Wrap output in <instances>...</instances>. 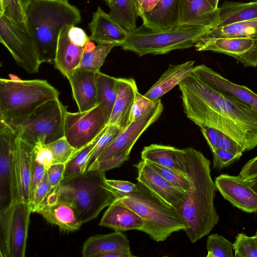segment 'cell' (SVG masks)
<instances>
[{
  "label": "cell",
  "instance_id": "cell-32",
  "mask_svg": "<svg viewBox=\"0 0 257 257\" xmlns=\"http://www.w3.org/2000/svg\"><path fill=\"white\" fill-rule=\"evenodd\" d=\"M254 36H257V19L215 28L201 37L216 39Z\"/></svg>",
  "mask_w": 257,
  "mask_h": 257
},
{
  "label": "cell",
  "instance_id": "cell-36",
  "mask_svg": "<svg viewBox=\"0 0 257 257\" xmlns=\"http://www.w3.org/2000/svg\"><path fill=\"white\" fill-rule=\"evenodd\" d=\"M115 46H118L115 43L98 45L93 51L83 52L78 68L94 72L99 71L107 55Z\"/></svg>",
  "mask_w": 257,
  "mask_h": 257
},
{
  "label": "cell",
  "instance_id": "cell-1",
  "mask_svg": "<svg viewBox=\"0 0 257 257\" xmlns=\"http://www.w3.org/2000/svg\"><path fill=\"white\" fill-rule=\"evenodd\" d=\"M184 112L200 127L210 126L238 142L245 151L257 146V111L229 99L192 73L178 85Z\"/></svg>",
  "mask_w": 257,
  "mask_h": 257
},
{
  "label": "cell",
  "instance_id": "cell-51",
  "mask_svg": "<svg viewBox=\"0 0 257 257\" xmlns=\"http://www.w3.org/2000/svg\"><path fill=\"white\" fill-rule=\"evenodd\" d=\"M68 36L71 41L79 46L83 47L85 44L90 40L85 31L76 26H71L68 31Z\"/></svg>",
  "mask_w": 257,
  "mask_h": 257
},
{
  "label": "cell",
  "instance_id": "cell-20",
  "mask_svg": "<svg viewBox=\"0 0 257 257\" xmlns=\"http://www.w3.org/2000/svg\"><path fill=\"white\" fill-rule=\"evenodd\" d=\"M96 72L77 68L68 78L79 111L88 110L98 105Z\"/></svg>",
  "mask_w": 257,
  "mask_h": 257
},
{
  "label": "cell",
  "instance_id": "cell-30",
  "mask_svg": "<svg viewBox=\"0 0 257 257\" xmlns=\"http://www.w3.org/2000/svg\"><path fill=\"white\" fill-rule=\"evenodd\" d=\"M179 149L172 146L152 144L145 147L141 159L185 173L179 155Z\"/></svg>",
  "mask_w": 257,
  "mask_h": 257
},
{
  "label": "cell",
  "instance_id": "cell-35",
  "mask_svg": "<svg viewBox=\"0 0 257 257\" xmlns=\"http://www.w3.org/2000/svg\"><path fill=\"white\" fill-rule=\"evenodd\" d=\"M102 132L95 140L83 148L77 151L72 156L65 164L64 179L83 173L86 171L87 162L90 154Z\"/></svg>",
  "mask_w": 257,
  "mask_h": 257
},
{
  "label": "cell",
  "instance_id": "cell-9",
  "mask_svg": "<svg viewBox=\"0 0 257 257\" xmlns=\"http://www.w3.org/2000/svg\"><path fill=\"white\" fill-rule=\"evenodd\" d=\"M31 213L29 204L23 201L0 210L1 257L25 256Z\"/></svg>",
  "mask_w": 257,
  "mask_h": 257
},
{
  "label": "cell",
  "instance_id": "cell-56",
  "mask_svg": "<svg viewBox=\"0 0 257 257\" xmlns=\"http://www.w3.org/2000/svg\"><path fill=\"white\" fill-rule=\"evenodd\" d=\"M96 47L93 41L89 40L83 46L84 52H90L93 51Z\"/></svg>",
  "mask_w": 257,
  "mask_h": 257
},
{
  "label": "cell",
  "instance_id": "cell-3",
  "mask_svg": "<svg viewBox=\"0 0 257 257\" xmlns=\"http://www.w3.org/2000/svg\"><path fill=\"white\" fill-rule=\"evenodd\" d=\"M26 15L27 32L41 64L54 63L61 29L82 20L80 10L69 0H29Z\"/></svg>",
  "mask_w": 257,
  "mask_h": 257
},
{
  "label": "cell",
  "instance_id": "cell-61",
  "mask_svg": "<svg viewBox=\"0 0 257 257\" xmlns=\"http://www.w3.org/2000/svg\"><path fill=\"white\" fill-rule=\"evenodd\" d=\"M254 1H257V0H254Z\"/></svg>",
  "mask_w": 257,
  "mask_h": 257
},
{
  "label": "cell",
  "instance_id": "cell-53",
  "mask_svg": "<svg viewBox=\"0 0 257 257\" xmlns=\"http://www.w3.org/2000/svg\"><path fill=\"white\" fill-rule=\"evenodd\" d=\"M199 127L212 152L217 148V130L206 125H202Z\"/></svg>",
  "mask_w": 257,
  "mask_h": 257
},
{
  "label": "cell",
  "instance_id": "cell-12",
  "mask_svg": "<svg viewBox=\"0 0 257 257\" xmlns=\"http://www.w3.org/2000/svg\"><path fill=\"white\" fill-rule=\"evenodd\" d=\"M17 138L13 130L0 122V210L18 201L14 172Z\"/></svg>",
  "mask_w": 257,
  "mask_h": 257
},
{
  "label": "cell",
  "instance_id": "cell-59",
  "mask_svg": "<svg viewBox=\"0 0 257 257\" xmlns=\"http://www.w3.org/2000/svg\"><path fill=\"white\" fill-rule=\"evenodd\" d=\"M105 1L107 5H108L112 0H104Z\"/></svg>",
  "mask_w": 257,
  "mask_h": 257
},
{
  "label": "cell",
  "instance_id": "cell-16",
  "mask_svg": "<svg viewBox=\"0 0 257 257\" xmlns=\"http://www.w3.org/2000/svg\"><path fill=\"white\" fill-rule=\"evenodd\" d=\"M192 73L225 97L257 111V94L247 87L234 83L204 64L194 67Z\"/></svg>",
  "mask_w": 257,
  "mask_h": 257
},
{
  "label": "cell",
  "instance_id": "cell-42",
  "mask_svg": "<svg viewBox=\"0 0 257 257\" xmlns=\"http://www.w3.org/2000/svg\"><path fill=\"white\" fill-rule=\"evenodd\" d=\"M154 101L139 91L135 94L130 116V123L135 122L143 116L154 105Z\"/></svg>",
  "mask_w": 257,
  "mask_h": 257
},
{
  "label": "cell",
  "instance_id": "cell-54",
  "mask_svg": "<svg viewBox=\"0 0 257 257\" xmlns=\"http://www.w3.org/2000/svg\"><path fill=\"white\" fill-rule=\"evenodd\" d=\"M136 14L141 17L144 13L152 10L159 0H134Z\"/></svg>",
  "mask_w": 257,
  "mask_h": 257
},
{
  "label": "cell",
  "instance_id": "cell-38",
  "mask_svg": "<svg viewBox=\"0 0 257 257\" xmlns=\"http://www.w3.org/2000/svg\"><path fill=\"white\" fill-rule=\"evenodd\" d=\"M122 130L115 124H107L92 149L87 162V169L97 159L103 151Z\"/></svg>",
  "mask_w": 257,
  "mask_h": 257
},
{
  "label": "cell",
  "instance_id": "cell-22",
  "mask_svg": "<svg viewBox=\"0 0 257 257\" xmlns=\"http://www.w3.org/2000/svg\"><path fill=\"white\" fill-rule=\"evenodd\" d=\"M138 91L134 78H118L117 96L107 124H115L122 131L129 125L131 109Z\"/></svg>",
  "mask_w": 257,
  "mask_h": 257
},
{
  "label": "cell",
  "instance_id": "cell-39",
  "mask_svg": "<svg viewBox=\"0 0 257 257\" xmlns=\"http://www.w3.org/2000/svg\"><path fill=\"white\" fill-rule=\"evenodd\" d=\"M146 162L173 185L188 192L190 183L185 173L154 163Z\"/></svg>",
  "mask_w": 257,
  "mask_h": 257
},
{
  "label": "cell",
  "instance_id": "cell-29",
  "mask_svg": "<svg viewBox=\"0 0 257 257\" xmlns=\"http://www.w3.org/2000/svg\"><path fill=\"white\" fill-rule=\"evenodd\" d=\"M218 9L216 28L257 19V1L246 3L226 1Z\"/></svg>",
  "mask_w": 257,
  "mask_h": 257
},
{
  "label": "cell",
  "instance_id": "cell-34",
  "mask_svg": "<svg viewBox=\"0 0 257 257\" xmlns=\"http://www.w3.org/2000/svg\"><path fill=\"white\" fill-rule=\"evenodd\" d=\"M29 0H1L0 16L8 19L18 28L27 32L26 9Z\"/></svg>",
  "mask_w": 257,
  "mask_h": 257
},
{
  "label": "cell",
  "instance_id": "cell-2",
  "mask_svg": "<svg viewBox=\"0 0 257 257\" xmlns=\"http://www.w3.org/2000/svg\"><path fill=\"white\" fill-rule=\"evenodd\" d=\"M179 155L190 185L184 201L175 210L185 224L186 235L195 243L208 235L219 221L214 202L216 188L210 161L202 152L188 147L179 149Z\"/></svg>",
  "mask_w": 257,
  "mask_h": 257
},
{
  "label": "cell",
  "instance_id": "cell-49",
  "mask_svg": "<svg viewBox=\"0 0 257 257\" xmlns=\"http://www.w3.org/2000/svg\"><path fill=\"white\" fill-rule=\"evenodd\" d=\"M65 164L55 163L47 170L49 182L52 188L57 186L64 179Z\"/></svg>",
  "mask_w": 257,
  "mask_h": 257
},
{
  "label": "cell",
  "instance_id": "cell-19",
  "mask_svg": "<svg viewBox=\"0 0 257 257\" xmlns=\"http://www.w3.org/2000/svg\"><path fill=\"white\" fill-rule=\"evenodd\" d=\"M219 9H215L207 0H179L178 26H196L212 29L216 28Z\"/></svg>",
  "mask_w": 257,
  "mask_h": 257
},
{
  "label": "cell",
  "instance_id": "cell-46",
  "mask_svg": "<svg viewBox=\"0 0 257 257\" xmlns=\"http://www.w3.org/2000/svg\"><path fill=\"white\" fill-rule=\"evenodd\" d=\"M32 158L47 170L54 164L53 153L46 144L40 143L36 144L33 148Z\"/></svg>",
  "mask_w": 257,
  "mask_h": 257
},
{
  "label": "cell",
  "instance_id": "cell-13",
  "mask_svg": "<svg viewBox=\"0 0 257 257\" xmlns=\"http://www.w3.org/2000/svg\"><path fill=\"white\" fill-rule=\"evenodd\" d=\"M194 47L198 51H210L231 56L244 67H257V36L216 39L200 37Z\"/></svg>",
  "mask_w": 257,
  "mask_h": 257
},
{
  "label": "cell",
  "instance_id": "cell-23",
  "mask_svg": "<svg viewBox=\"0 0 257 257\" xmlns=\"http://www.w3.org/2000/svg\"><path fill=\"white\" fill-rule=\"evenodd\" d=\"M71 26L66 25L60 32L54 62L55 68L67 79L78 68L84 52L82 47L70 40L68 31Z\"/></svg>",
  "mask_w": 257,
  "mask_h": 257
},
{
  "label": "cell",
  "instance_id": "cell-27",
  "mask_svg": "<svg viewBox=\"0 0 257 257\" xmlns=\"http://www.w3.org/2000/svg\"><path fill=\"white\" fill-rule=\"evenodd\" d=\"M141 18L143 25L153 31H164L178 26L179 0H159L151 10Z\"/></svg>",
  "mask_w": 257,
  "mask_h": 257
},
{
  "label": "cell",
  "instance_id": "cell-8",
  "mask_svg": "<svg viewBox=\"0 0 257 257\" xmlns=\"http://www.w3.org/2000/svg\"><path fill=\"white\" fill-rule=\"evenodd\" d=\"M67 107L59 98L39 106L18 129L16 134L23 140L34 146L48 144L65 137Z\"/></svg>",
  "mask_w": 257,
  "mask_h": 257
},
{
  "label": "cell",
  "instance_id": "cell-21",
  "mask_svg": "<svg viewBox=\"0 0 257 257\" xmlns=\"http://www.w3.org/2000/svg\"><path fill=\"white\" fill-rule=\"evenodd\" d=\"M88 28L90 40L98 45L115 43L121 46L128 33L99 7L92 14Z\"/></svg>",
  "mask_w": 257,
  "mask_h": 257
},
{
  "label": "cell",
  "instance_id": "cell-6",
  "mask_svg": "<svg viewBox=\"0 0 257 257\" xmlns=\"http://www.w3.org/2000/svg\"><path fill=\"white\" fill-rule=\"evenodd\" d=\"M138 190L121 193L112 190L117 201L133 210L144 221L139 229L156 242L164 241L173 233L186 228L181 217L175 208L169 207L155 197L146 187L138 183Z\"/></svg>",
  "mask_w": 257,
  "mask_h": 257
},
{
  "label": "cell",
  "instance_id": "cell-41",
  "mask_svg": "<svg viewBox=\"0 0 257 257\" xmlns=\"http://www.w3.org/2000/svg\"><path fill=\"white\" fill-rule=\"evenodd\" d=\"M46 145L53 153L54 164H66L77 151L65 137Z\"/></svg>",
  "mask_w": 257,
  "mask_h": 257
},
{
  "label": "cell",
  "instance_id": "cell-7",
  "mask_svg": "<svg viewBox=\"0 0 257 257\" xmlns=\"http://www.w3.org/2000/svg\"><path fill=\"white\" fill-rule=\"evenodd\" d=\"M211 29L196 26H177L164 31H153L143 25L127 33L122 49L139 56L164 54L194 47L201 36Z\"/></svg>",
  "mask_w": 257,
  "mask_h": 257
},
{
  "label": "cell",
  "instance_id": "cell-5",
  "mask_svg": "<svg viewBox=\"0 0 257 257\" xmlns=\"http://www.w3.org/2000/svg\"><path fill=\"white\" fill-rule=\"evenodd\" d=\"M106 179L105 172L87 170L64 179L53 188L58 200L71 203L84 224L96 218L116 198Z\"/></svg>",
  "mask_w": 257,
  "mask_h": 257
},
{
  "label": "cell",
  "instance_id": "cell-11",
  "mask_svg": "<svg viewBox=\"0 0 257 257\" xmlns=\"http://www.w3.org/2000/svg\"><path fill=\"white\" fill-rule=\"evenodd\" d=\"M0 42L9 50L18 65L29 73H37L41 64L34 43L27 32L0 16Z\"/></svg>",
  "mask_w": 257,
  "mask_h": 257
},
{
  "label": "cell",
  "instance_id": "cell-45",
  "mask_svg": "<svg viewBox=\"0 0 257 257\" xmlns=\"http://www.w3.org/2000/svg\"><path fill=\"white\" fill-rule=\"evenodd\" d=\"M52 188V187L48 180L46 171L43 180L37 187L33 197L29 203L32 212H37Z\"/></svg>",
  "mask_w": 257,
  "mask_h": 257
},
{
  "label": "cell",
  "instance_id": "cell-15",
  "mask_svg": "<svg viewBox=\"0 0 257 257\" xmlns=\"http://www.w3.org/2000/svg\"><path fill=\"white\" fill-rule=\"evenodd\" d=\"M134 166L137 170L138 182L162 203L175 209L183 203L187 192L173 185L144 160Z\"/></svg>",
  "mask_w": 257,
  "mask_h": 257
},
{
  "label": "cell",
  "instance_id": "cell-47",
  "mask_svg": "<svg viewBox=\"0 0 257 257\" xmlns=\"http://www.w3.org/2000/svg\"><path fill=\"white\" fill-rule=\"evenodd\" d=\"M217 148L235 154H243V148L234 139L217 130Z\"/></svg>",
  "mask_w": 257,
  "mask_h": 257
},
{
  "label": "cell",
  "instance_id": "cell-58",
  "mask_svg": "<svg viewBox=\"0 0 257 257\" xmlns=\"http://www.w3.org/2000/svg\"><path fill=\"white\" fill-rule=\"evenodd\" d=\"M207 1L215 9L218 8V4L219 0H207Z\"/></svg>",
  "mask_w": 257,
  "mask_h": 257
},
{
  "label": "cell",
  "instance_id": "cell-10",
  "mask_svg": "<svg viewBox=\"0 0 257 257\" xmlns=\"http://www.w3.org/2000/svg\"><path fill=\"white\" fill-rule=\"evenodd\" d=\"M107 124V120L100 104L85 111H68L65 121V137L78 151L95 140Z\"/></svg>",
  "mask_w": 257,
  "mask_h": 257
},
{
  "label": "cell",
  "instance_id": "cell-40",
  "mask_svg": "<svg viewBox=\"0 0 257 257\" xmlns=\"http://www.w3.org/2000/svg\"><path fill=\"white\" fill-rule=\"evenodd\" d=\"M235 257H257V238L255 235L248 236L238 233L233 243Z\"/></svg>",
  "mask_w": 257,
  "mask_h": 257
},
{
  "label": "cell",
  "instance_id": "cell-44",
  "mask_svg": "<svg viewBox=\"0 0 257 257\" xmlns=\"http://www.w3.org/2000/svg\"><path fill=\"white\" fill-rule=\"evenodd\" d=\"M213 159L212 168L221 170L226 168L238 161L242 156L241 154H235L217 148L212 152Z\"/></svg>",
  "mask_w": 257,
  "mask_h": 257
},
{
  "label": "cell",
  "instance_id": "cell-28",
  "mask_svg": "<svg viewBox=\"0 0 257 257\" xmlns=\"http://www.w3.org/2000/svg\"><path fill=\"white\" fill-rule=\"evenodd\" d=\"M194 63V61H188L177 65L170 64L166 71L144 95L154 101L160 99L191 74Z\"/></svg>",
  "mask_w": 257,
  "mask_h": 257
},
{
  "label": "cell",
  "instance_id": "cell-55",
  "mask_svg": "<svg viewBox=\"0 0 257 257\" xmlns=\"http://www.w3.org/2000/svg\"><path fill=\"white\" fill-rule=\"evenodd\" d=\"M133 255L130 250H121L115 251L106 253L102 256V257H134Z\"/></svg>",
  "mask_w": 257,
  "mask_h": 257
},
{
  "label": "cell",
  "instance_id": "cell-4",
  "mask_svg": "<svg viewBox=\"0 0 257 257\" xmlns=\"http://www.w3.org/2000/svg\"><path fill=\"white\" fill-rule=\"evenodd\" d=\"M59 91L47 80L0 79V122L16 133L41 105L59 98Z\"/></svg>",
  "mask_w": 257,
  "mask_h": 257
},
{
  "label": "cell",
  "instance_id": "cell-60",
  "mask_svg": "<svg viewBox=\"0 0 257 257\" xmlns=\"http://www.w3.org/2000/svg\"><path fill=\"white\" fill-rule=\"evenodd\" d=\"M254 235L256 236V238H257V228H256V232H255V235Z\"/></svg>",
  "mask_w": 257,
  "mask_h": 257
},
{
  "label": "cell",
  "instance_id": "cell-24",
  "mask_svg": "<svg viewBox=\"0 0 257 257\" xmlns=\"http://www.w3.org/2000/svg\"><path fill=\"white\" fill-rule=\"evenodd\" d=\"M37 213L48 222L57 225L63 231H74L83 224L76 208L70 203L58 200L41 206Z\"/></svg>",
  "mask_w": 257,
  "mask_h": 257
},
{
  "label": "cell",
  "instance_id": "cell-50",
  "mask_svg": "<svg viewBox=\"0 0 257 257\" xmlns=\"http://www.w3.org/2000/svg\"><path fill=\"white\" fill-rule=\"evenodd\" d=\"M107 185L113 191L121 193H129L138 190V185L127 181L106 179Z\"/></svg>",
  "mask_w": 257,
  "mask_h": 257
},
{
  "label": "cell",
  "instance_id": "cell-25",
  "mask_svg": "<svg viewBox=\"0 0 257 257\" xmlns=\"http://www.w3.org/2000/svg\"><path fill=\"white\" fill-rule=\"evenodd\" d=\"M99 225L117 231L139 230L144 221L135 211L114 199L105 211Z\"/></svg>",
  "mask_w": 257,
  "mask_h": 257
},
{
  "label": "cell",
  "instance_id": "cell-57",
  "mask_svg": "<svg viewBox=\"0 0 257 257\" xmlns=\"http://www.w3.org/2000/svg\"><path fill=\"white\" fill-rule=\"evenodd\" d=\"M245 181L249 186L257 193V178L251 180Z\"/></svg>",
  "mask_w": 257,
  "mask_h": 257
},
{
  "label": "cell",
  "instance_id": "cell-17",
  "mask_svg": "<svg viewBox=\"0 0 257 257\" xmlns=\"http://www.w3.org/2000/svg\"><path fill=\"white\" fill-rule=\"evenodd\" d=\"M214 182L216 189L233 206L247 213H257V193L241 177L221 174Z\"/></svg>",
  "mask_w": 257,
  "mask_h": 257
},
{
  "label": "cell",
  "instance_id": "cell-52",
  "mask_svg": "<svg viewBox=\"0 0 257 257\" xmlns=\"http://www.w3.org/2000/svg\"><path fill=\"white\" fill-rule=\"evenodd\" d=\"M238 176L245 180L257 178V156L248 160L242 167Z\"/></svg>",
  "mask_w": 257,
  "mask_h": 257
},
{
  "label": "cell",
  "instance_id": "cell-37",
  "mask_svg": "<svg viewBox=\"0 0 257 257\" xmlns=\"http://www.w3.org/2000/svg\"><path fill=\"white\" fill-rule=\"evenodd\" d=\"M207 257H233V243L218 234L209 235L207 239Z\"/></svg>",
  "mask_w": 257,
  "mask_h": 257
},
{
  "label": "cell",
  "instance_id": "cell-43",
  "mask_svg": "<svg viewBox=\"0 0 257 257\" xmlns=\"http://www.w3.org/2000/svg\"><path fill=\"white\" fill-rule=\"evenodd\" d=\"M130 152H126L105 160L96 161L87 170H95L105 172L110 169L119 167L130 159Z\"/></svg>",
  "mask_w": 257,
  "mask_h": 257
},
{
  "label": "cell",
  "instance_id": "cell-14",
  "mask_svg": "<svg viewBox=\"0 0 257 257\" xmlns=\"http://www.w3.org/2000/svg\"><path fill=\"white\" fill-rule=\"evenodd\" d=\"M163 109L161 99L156 100L153 106L143 116L130 123L116 136L103 151L96 161L105 160L126 152L131 153L137 141L159 118Z\"/></svg>",
  "mask_w": 257,
  "mask_h": 257
},
{
  "label": "cell",
  "instance_id": "cell-18",
  "mask_svg": "<svg viewBox=\"0 0 257 257\" xmlns=\"http://www.w3.org/2000/svg\"><path fill=\"white\" fill-rule=\"evenodd\" d=\"M33 145L18 137L14 154L15 182L18 201L29 204Z\"/></svg>",
  "mask_w": 257,
  "mask_h": 257
},
{
  "label": "cell",
  "instance_id": "cell-48",
  "mask_svg": "<svg viewBox=\"0 0 257 257\" xmlns=\"http://www.w3.org/2000/svg\"><path fill=\"white\" fill-rule=\"evenodd\" d=\"M46 171L47 170L43 166L32 160L30 201L33 197L37 187L43 180Z\"/></svg>",
  "mask_w": 257,
  "mask_h": 257
},
{
  "label": "cell",
  "instance_id": "cell-31",
  "mask_svg": "<svg viewBox=\"0 0 257 257\" xmlns=\"http://www.w3.org/2000/svg\"><path fill=\"white\" fill-rule=\"evenodd\" d=\"M97 103L102 107L107 122L109 119L117 92L118 78L96 72Z\"/></svg>",
  "mask_w": 257,
  "mask_h": 257
},
{
  "label": "cell",
  "instance_id": "cell-26",
  "mask_svg": "<svg viewBox=\"0 0 257 257\" xmlns=\"http://www.w3.org/2000/svg\"><path fill=\"white\" fill-rule=\"evenodd\" d=\"M130 250V241L127 236L121 231H115L90 236L84 242L81 252L83 257H102L111 252Z\"/></svg>",
  "mask_w": 257,
  "mask_h": 257
},
{
  "label": "cell",
  "instance_id": "cell-33",
  "mask_svg": "<svg viewBox=\"0 0 257 257\" xmlns=\"http://www.w3.org/2000/svg\"><path fill=\"white\" fill-rule=\"evenodd\" d=\"M108 6L110 17L127 33L137 28L134 0H112Z\"/></svg>",
  "mask_w": 257,
  "mask_h": 257
}]
</instances>
